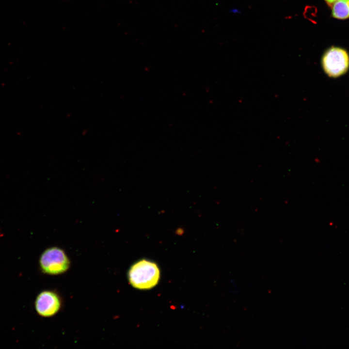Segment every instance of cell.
I'll use <instances>...</instances> for the list:
<instances>
[{
  "label": "cell",
  "instance_id": "3",
  "mask_svg": "<svg viewBox=\"0 0 349 349\" xmlns=\"http://www.w3.org/2000/svg\"><path fill=\"white\" fill-rule=\"evenodd\" d=\"M322 67L331 77H338L345 73L349 67V56L344 49L332 47L324 54Z\"/></svg>",
  "mask_w": 349,
  "mask_h": 349
},
{
  "label": "cell",
  "instance_id": "1",
  "mask_svg": "<svg viewBox=\"0 0 349 349\" xmlns=\"http://www.w3.org/2000/svg\"><path fill=\"white\" fill-rule=\"evenodd\" d=\"M159 278L160 270L158 265L146 259L135 263L128 272L129 283L133 287L140 290L150 289L155 287Z\"/></svg>",
  "mask_w": 349,
  "mask_h": 349
},
{
  "label": "cell",
  "instance_id": "6",
  "mask_svg": "<svg viewBox=\"0 0 349 349\" xmlns=\"http://www.w3.org/2000/svg\"><path fill=\"white\" fill-rule=\"evenodd\" d=\"M176 233L178 235H181L183 233V230L182 228H178L176 231Z\"/></svg>",
  "mask_w": 349,
  "mask_h": 349
},
{
  "label": "cell",
  "instance_id": "7",
  "mask_svg": "<svg viewBox=\"0 0 349 349\" xmlns=\"http://www.w3.org/2000/svg\"><path fill=\"white\" fill-rule=\"evenodd\" d=\"M328 3L332 4L336 0H325Z\"/></svg>",
  "mask_w": 349,
  "mask_h": 349
},
{
  "label": "cell",
  "instance_id": "5",
  "mask_svg": "<svg viewBox=\"0 0 349 349\" xmlns=\"http://www.w3.org/2000/svg\"><path fill=\"white\" fill-rule=\"evenodd\" d=\"M332 16L335 18L345 19L349 17V0H336L333 5Z\"/></svg>",
  "mask_w": 349,
  "mask_h": 349
},
{
  "label": "cell",
  "instance_id": "2",
  "mask_svg": "<svg viewBox=\"0 0 349 349\" xmlns=\"http://www.w3.org/2000/svg\"><path fill=\"white\" fill-rule=\"evenodd\" d=\"M39 265L43 272L58 275L67 271L69 268L70 262L63 249L53 247L46 249L42 254Z\"/></svg>",
  "mask_w": 349,
  "mask_h": 349
},
{
  "label": "cell",
  "instance_id": "4",
  "mask_svg": "<svg viewBox=\"0 0 349 349\" xmlns=\"http://www.w3.org/2000/svg\"><path fill=\"white\" fill-rule=\"evenodd\" d=\"M61 301L59 296L52 291H44L40 293L35 301V310L43 317L54 316L59 311Z\"/></svg>",
  "mask_w": 349,
  "mask_h": 349
}]
</instances>
